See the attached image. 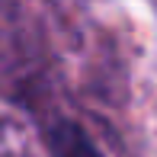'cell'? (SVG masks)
Listing matches in <instances>:
<instances>
[{
    "label": "cell",
    "instance_id": "obj_1",
    "mask_svg": "<svg viewBox=\"0 0 157 157\" xmlns=\"http://www.w3.org/2000/svg\"><path fill=\"white\" fill-rule=\"evenodd\" d=\"M55 157H103V154L77 125H64L55 132Z\"/></svg>",
    "mask_w": 157,
    "mask_h": 157
}]
</instances>
